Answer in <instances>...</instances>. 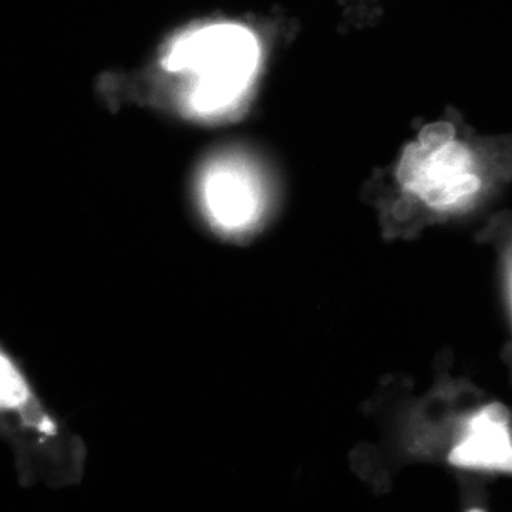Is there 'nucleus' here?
Listing matches in <instances>:
<instances>
[{
  "label": "nucleus",
  "mask_w": 512,
  "mask_h": 512,
  "mask_svg": "<svg viewBox=\"0 0 512 512\" xmlns=\"http://www.w3.org/2000/svg\"><path fill=\"white\" fill-rule=\"evenodd\" d=\"M0 440L23 487L53 490L82 483L87 448L36 392L16 357L0 343Z\"/></svg>",
  "instance_id": "f257e3e1"
},
{
  "label": "nucleus",
  "mask_w": 512,
  "mask_h": 512,
  "mask_svg": "<svg viewBox=\"0 0 512 512\" xmlns=\"http://www.w3.org/2000/svg\"><path fill=\"white\" fill-rule=\"evenodd\" d=\"M258 40L239 25H211L173 40L161 57V70L178 84L184 110L200 119L237 109L258 72Z\"/></svg>",
  "instance_id": "f03ea898"
},
{
  "label": "nucleus",
  "mask_w": 512,
  "mask_h": 512,
  "mask_svg": "<svg viewBox=\"0 0 512 512\" xmlns=\"http://www.w3.org/2000/svg\"><path fill=\"white\" fill-rule=\"evenodd\" d=\"M473 151L457 140L448 123H434L420 131L404 150L397 180L430 208L453 210L470 200L481 188Z\"/></svg>",
  "instance_id": "7ed1b4c3"
},
{
  "label": "nucleus",
  "mask_w": 512,
  "mask_h": 512,
  "mask_svg": "<svg viewBox=\"0 0 512 512\" xmlns=\"http://www.w3.org/2000/svg\"><path fill=\"white\" fill-rule=\"evenodd\" d=\"M200 198L212 227L222 234H244L264 211L261 181L239 157H220L207 165L201 175Z\"/></svg>",
  "instance_id": "20e7f679"
},
{
  "label": "nucleus",
  "mask_w": 512,
  "mask_h": 512,
  "mask_svg": "<svg viewBox=\"0 0 512 512\" xmlns=\"http://www.w3.org/2000/svg\"><path fill=\"white\" fill-rule=\"evenodd\" d=\"M450 463L478 470H512L511 414L500 403L488 404L470 417L463 437L450 453Z\"/></svg>",
  "instance_id": "39448f33"
},
{
  "label": "nucleus",
  "mask_w": 512,
  "mask_h": 512,
  "mask_svg": "<svg viewBox=\"0 0 512 512\" xmlns=\"http://www.w3.org/2000/svg\"><path fill=\"white\" fill-rule=\"evenodd\" d=\"M468 512H484L483 510H471V511H468Z\"/></svg>",
  "instance_id": "423d86ee"
}]
</instances>
